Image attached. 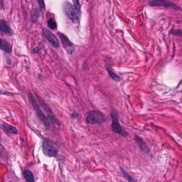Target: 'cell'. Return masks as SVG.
<instances>
[{
  "label": "cell",
  "mask_w": 182,
  "mask_h": 182,
  "mask_svg": "<svg viewBox=\"0 0 182 182\" xmlns=\"http://www.w3.org/2000/svg\"><path fill=\"white\" fill-rule=\"evenodd\" d=\"M74 4L69 2H65L64 4V11L68 18L73 23H79L80 18V5L78 1H73Z\"/></svg>",
  "instance_id": "1"
},
{
  "label": "cell",
  "mask_w": 182,
  "mask_h": 182,
  "mask_svg": "<svg viewBox=\"0 0 182 182\" xmlns=\"http://www.w3.org/2000/svg\"><path fill=\"white\" fill-rule=\"evenodd\" d=\"M59 37L60 38L62 44L65 50L70 54H72L74 52L75 47L73 44L70 42L68 37L64 34L61 33H58Z\"/></svg>",
  "instance_id": "4"
},
{
  "label": "cell",
  "mask_w": 182,
  "mask_h": 182,
  "mask_svg": "<svg viewBox=\"0 0 182 182\" xmlns=\"http://www.w3.org/2000/svg\"><path fill=\"white\" fill-rule=\"evenodd\" d=\"M0 49L7 53H10L11 50L9 42L2 38H0Z\"/></svg>",
  "instance_id": "10"
},
{
  "label": "cell",
  "mask_w": 182,
  "mask_h": 182,
  "mask_svg": "<svg viewBox=\"0 0 182 182\" xmlns=\"http://www.w3.org/2000/svg\"><path fill=\"white\" fill-rule=\"evenodd\" d=\"M23 175L27 182H34V178L33 173L29 170H25L23 171Z\"/></svg>",
  "instance_id": "13"
},
{
  "label": "cell",
  "mask_w": 182,
  "mask_h": 182,
  "mask_svg": "<svg viewBox=\"0 0 182 182\" xmlns=\"http://www.w3.org/2000/svg\"><path fill=\"white\" fill-rule=\"evenodd\" d=\"M135 140L138 144V146L141 150L145 152L148 151V147L147 146L146 144L145 143L144 141L141 137H138L137 136H136L135 137Z\"/></svg>",
  "instance_id": "12"
},
{
  "label": "cell",
  "mask_w": 182,
  "mask_h": 182,
  "mask_svg": "<svg viewBox=\"0 0 182 182\" xmlns=\"http://www.w3.org/2000/svg\"><path fill=\"white\" fill-rule=\"evenodd\" d=\"M149 4L152 6H164L166 8L181 10V8L175 4L167 1H149Z\"/></svg>",
  "instance_id": "6"
},
{
  "label": "cell",
  "mask_w": 182,
  "mask_h": 182,
  "mask_svg": "<svg viewBox=\"0 0 182 182\" xmlns=\"http://www.w3.org/2000/svg\"><path fill=\"white\" fill-rule=\"evenodd\" d=\"M121 170L122 171V173L124 177V178L129 182H135L134 179H133L132 177L129 175V173L126 172L125 170H123L122 168H121Z\"/></svg>",
  "instance_id": "16"
},
{
  "label": "cell",
  "mask_w": 182,
  "mask_h": 182,
  "mask_svg": "<svg viewBox=\"0 0 182 182\" xmlns=\"http://www.w3.org/2000/svg\"><path fill=\"white\" fill-rule=\"evenodd\" d=\"M43 152L45 155L53 157L55 156L58 153V149L57 147L49 141H44L42 144Z\"/></svg>",
  "instance_id": "3"
},
{
  "label": "cell",
  "mask_w": 182,
  "mask_h": 182,
  "mask_svg": "<svg viewBox=\"0 0 182 182\" xmlns=\"http://www.w3.org/2000/svg\"><path fill=\"white\" fill-rule=\"evenodd\" d=\"M48 26L50 28V29H56L57 28V23L53 19L50 18L48 21Z\"/></svg>",
  "instance_id": "17"
},
{
  "label": "cell",
  "mask_w": 182,
  "mask_h": 182,
  "mask_svg": "<svg viewBox=\"0 0 182 182\" xmlns=\"http://www.w3.org/2000/svg\"><path fill=\"white\" fill-rule=\"evenodd\" d=\"M38 48H35V49H34V50H33V51H34V53H38Z\"/></svg>",
  "instance_id": "19"
},
{
  "label": "cell",
  "mask_w": 182,
  "mask_h": 182,
  "mask_svg": "<svg viewBox=\"0 0 182 182\" xmlns=\"http://www.w3.org/2000/svg\"><path fill=\"white\" fill-rule=\"evenodd\" d=\"M111 117L112 119V128L113 132L117 134H122V130L120 124L119 122L117 114L115 112H112L111 113Z\"/></svg>",
  "instance_id": "8"
},
{
  "label": "cell",
  "mask_w": 182,
  "mask_h": 182,
  "mask_svg": "<svg viewBox=\"0 0 182 182\" xmlns=\"http://www.w3.org/2000/svg\"><path fill=\"white\" fill-rule=\"evenodd\" d=\"M38 4L39 6L41 7V8L43 9L45 7V5H44V2L43 1H38Z\"/></svg>",
  "instance_id": "18"
},
{
  "label": "cell",
  "mask_w": 182,
  "mask_h": 182,
  "mask_svg": "<svg viewBox=\"0 0 182 182\" xmlns=\"http://www.w3.org/2000/svg\"><path fill=\"white\" fill-rule=\"evenodd\" d=\"M0 31L10 35L12 34L11 31L8 26L6 22L3 20L0 21Z\"/></svg>",
  "instance_id": "11"
},
{
  "label": "cell",
  "mask_w": 182,
  "mask_h": 182,
  "mask_svg": "<svg viewBox=\"0 0 182 182\" xmlns=\"http://www.w3.org/2000/svg\"><path fill=\"white\" fill-rule=\"evenodd\" d=\"M43 33L44 36L46 38L48 41H49V42L52 46L55 48H58L59 47L58 40L53 33L51 32L49 30H48L46 28L43 29Z\"/></svg>",
  "instance_id": "7"
},
{
  "label": "cell",
  "mask_w": 182,
  "mask_h": 182,
  "mask_svg": "<svg viewBox=\"0 0 182 182\" xmlns=\"http://www.w3.org/2000/svg\"><path fill=\"white\" fill-rule=\"evenodd\" d=\"M29 100H31L33 106L34 107V109H35V112L36 113V114H38V117L40 118L41 120L45 124L47 125H49V123L48 122V121L47 120V118L45 116L44 113L41 111V109L40 108L38 104L37 103V102L36 101V100L34 99V97L31 94H29Z\"/></svg>",
  "instance_id": "5"
},
{
  "label": "cell",
  "mask_w": 182,
  "mask_h": 182,
  "mask_svg": "<svg viewBox=\"0 0 182 182\" xmlns=\"http://www.w3.org/2000/svg\"><path fill=\"white\" fill-rule=\"evenodd\" d=\"M86 120L88 123L91 124H98L105 121L106 117L98 112L92 111L88 113Z\"/></svg>",
  "instance_id": "2"
},
{
  "label": "cell",
  "mask_w": 182,
  "mask_h": 182,
  "mask_svg": "<svg viewBox=\"0 0 182 182\" xmlns=\"http://www.w3.org/2000/svg\"><path fill=\"white\" fill-rule=\"evenodd\" d=\"M107 70L109 72V75L111 76L112 79L113 80H114L115 81H119L121 80L120 77L117 75V74L115 73L112 70L111 68H106Z\"/></svg>",
  "instance_id": "15"
},
{
  "label": "cell",
  "mask_w": 182,
  "mask_h": 182,
  "mask_svg": "<svg viewBox=\"0 0 182 182\" xmlns=\"http://www.w3.org/2000/svg\"><path fill=\"white\" fill-rule=\"evenodd\" d=\"M3 127L6 129V131L11 133V134H17V130L14 127L11 126L7 123H4L3 125Z\"/></svg>",
  "instance_id": "14"
},
{
  "label": "cell",
  "mask_w": 182,
  "mask_h": 182,
  "mask_svg": "<svg viewBox=\"0 0 182 182\" xmlns=\"http://www.w3.org/2000/svg\"><path fill=\"white\" fill-rule=\"evenodd\" d=\"M36 96L38 98L39 102L40 103L41 105L43 106V107L44 108V109L46 111L47 113H48L49 117H50V119L53 121V122L56 123V124H59L58 121L56 119V117H55V116L53 115V112L50 110V108L49 107V106L47 105V104L44 102V100L41 98V97L38 96V95H36Z\"/></svg>",
  "instance_id": "9"
}]
</instances>
